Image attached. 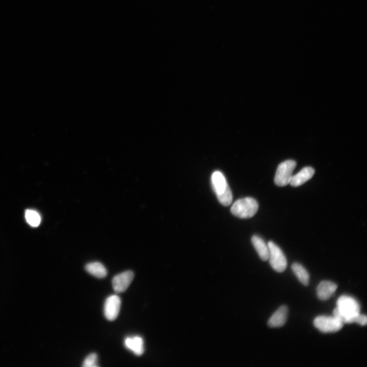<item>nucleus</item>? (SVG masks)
Returning a JSON list of instances; mask_svg holds the SVG:
<instances>
[{"label":"nucleus","instance_id":"1","mask_svg":"<svg viewBox=\"0 0 367 367\" xmlns=\"http://www.w3.org/2000/svg\"><path fill=\"white\" fill-rule=\"evenodd\" d=\"M337 306L333 312L334 316L342 323L347 324L349 318L360 314V306L352 297L341 296L337 301Z\"/></svg>","mask_w":367,"mask_h":367},{"label":"nucleus","instance_id":"2","mask_svg":"<svg viewBox=\"0 0 367 367\" xmlns=\"http://www.w3.org/2000/svg\"><path fill=\"white\" fill-rule=\"evenodd\" d=\"M211 183L219 203L224 206L230 205L233 201V194L223 174L219 171H215L211 177Z\"/></svg>","mask_w":367,"mask_h":367},{"label":"nucleus","instance_id":"3","mask_svg":"<svg viewBox=\"0 0 367 367\" xmlns=\"http://www.w3.org/2000/svg\"><path fill=\"white\" fill-rule=\"evenodd\" d=\"M259 209L257 201L252 198H246L236 201L231 207L232 213L240 218H250Z\"/></svg>","mask_w":367,"mask_h":367},{"label":"nucleus","instance_id":"4","mask_svg":"<svg viewBox=\"0 0 367 367\" xmlns=\"http://www.w3.org/2000/svg\"><path fill=\"white\" fill-rule=\"evenodd\" d=\"M268 247L269 251V263L277 272H284L287 267V261L283 251L272 241L268 242Z\"/></svg>","mask_w":367,"mask_h":367},{"label":"nucleus","instance_id":"5","mask_svg":"<svg viewBox=\"0 0 367 367\" xmlns=\"http://www.w3.org/2000/svg\"><path fill=\"white\" fill-rule=\"evenodd\" d=\"M297 166L295 161L289 160L281 163L278 167L275 177V184L280 187L289 184L294 170Z\"/></svg>","mask_w":367,"mask_h":367},{"label":"nucleus","instance_id":"6","mask_svg":"<svg viewBox=\"0 0 367 367\" xmlns=\"http://www.w3.org/2000/svg\"><path fill=\"white\" fill-rule=\"evenodd\" d=\"M315 327L324 333H336L344 327L342 323L335 317L321 316L315 318Z\"/></svg>","mask_w":367,"mask_h":367},{"label":"nucleus","instance_id":"7","mask_svg":"<svg viewBox=\"0 0 367 367\" xmlns=\"http://www.w3.org/2000/svg\"><path fill=\"white\" fill-rule=\"evenodd\" d=\"M134 278V273L128 271L114 277L112 280V286L116 293L125 292L131 284Z\"/></svg>","mask_w":367,"mask_h":367},{"label":"nucleus","instance_id":"8","mask_svg":"<svg viewBox=\"0 0 367 367\" xmlns=\"http://www.w3.org/2000/svg\"><path fill=\"white\" fill-rule=\"evenodd\" d=\"M120 305V299L116 295L111 296L106 300L104 306V314L107 320L109 321L116 320L119 312Z\"/></svg>","mask_w":367,"mask_h":367},{"label":"nucleus","instance_id":"9","mask_svg":"<svg viewBox=\"0 0 367 367\" xmlns=\"http://www.w3.org/2000/svg\"><path fill=\"white\" fill-rule=\"evenodd\" d=\"M338 288V286L331 281H322L317 288V295L322 301L329 300Z\"/></svg>","mask_w":367,"mask_h":367},{"label":"nucleus","instance_id":"10","mask_svg":"<svg viewBox=\"0 0 367 367\" xmlns=\"http://www.w3.org/2000/svg\"><path fill=\"white\" fill-rule=\"evenodd\" d=\"M315 173L312 167H304L298 174L292 176L289 184L293 187L300 186L312 179Z\"/></svg>","mask_w":367,"mask_h":367},{"label":"nucleus","instance_id":"11","mask_svg":"<svg viewBox=\"0 0 367 367\" xmlns=\"http://www.w3.org/2000/svg\"><path fill=\"white\" fill-rule=\"evenodd\" d=\"M288 309L287 306H281L271 317L268 326L271 328H280L286 323Z\"/></svg>","mask_w":367,"mask_h":367},{"label":"nucleus","instance_id":"12","mask_svg":"<svg viewBox=\"0 0 367 367\" xmlns=\"http://www.w3.org/2000/svg\"><path fill=\"white\" fill-rule=\"evenodd\" d=\"M252 242L260 259L267 261L269 259V248L262 238L258 236L254 235L252 238Z\"/></svg>","mask_w":367,"mask_h":367},{"label":"nucleus","instance_id":"13","mask_svg":"<svg viewBox=\"0 0 367 367\" xmlns=\"http://www.w3.org/2000/svg\"><path fill=\"white\" fill-rule=\"evenodd\" d=\"M126 347L132 351L136 356H140L144 353L143 340L139 336L127 338L125 341Z\"/></svg>","mask_w":367,"mask_h":367},{"label":"nucleus","instance_id":"14","mask_svg":"<svg viewBox=\"0 0 367 367\" xmlns=\"http://www.w3.org/2000/svg\"><path fill=\"white\" fill-rule=\"evenodd\" d=\"M85 269L88 273L97 278H104L107 275L106 268L100 262L88 263L85 266Z\"/></svg>","mask_w":367,"mask_h":367},{"label":"nucleus","instance_id":"15","mask_svg":"<svg viewBox=\"0 0 367 367\" xmlns=\"http://www.w3.org/2000/svg\"><path fill=\"white\" fill-rule=\"evenodd\" d=\"M291 267L294 274H295L301 283L305 286H308L310 282V276L303 266L298 263H295L292 264Z\"/></svg>","mask_w":367,"mask_h":367},{"label":"nucleus","instance_id":"16","mask_svg":"<svg viewBox=\"0 0 367 367\" xmlns=\"http://www.w3.org/2000/svg\"><path fill=\"white\" fill-rule=\"evenodd\" d=\"M25 218L27 223L33 227H38L41 222L40 215L34 210H27L25 213Z\"/></svg>","mask_w":367,"mask_h":367},{"label":"nucleus","instance_id":"17","mask_svg":"<svg viewBox=\"0 0 367 367\" xmlns=\"http://www.w3.org/2000/svg\"><path fill=\"white\" fill-rule=\"evenodd\" d=\"M97 356L95 354H91L88 355L85 359L82 365L84 367H97Z\"/></svg>","mask_w":367,"mask_h":367}]
</instances>
